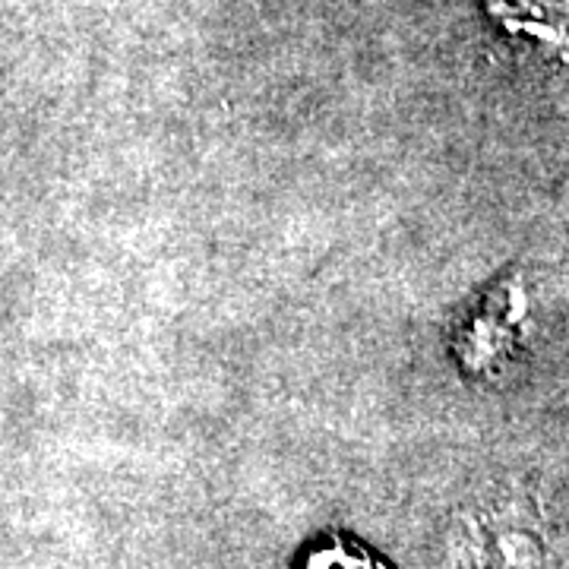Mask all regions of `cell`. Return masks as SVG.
I'll return each instance as SVG.
<instances>
[{
    "label": "cell",
    "mask_w": 569,
    "mask_h": 569,
    "mask_svg": "<svg viewBox=\"0 0 569 569\" xmlns=\"http://www.w3.org/2000/svg\"><path fill=\"white\" fill-rule=\"evenodd\" d=\"M468 569H541V553L529 535H497L468 560Z\"/></svg>",
    "instance_id": "6da1fadb"
},
{
    "label": "cell",
    "mask_w": 569,
    "mask_h": 569,
    "mask_svg": "<svg viewBox=\"0 0 569 569\" xmlns=\"http://www.w3.org/2000/svg\"><path fill=\"white\" fill-rule=\"evenodd\" d=\"M301 569H389L380 557H373L365 545H355L346 538H332L317 545L305 557Z\"/></svg>",
    "instance_id": "7a4b0ae2"
}]
</instances>
